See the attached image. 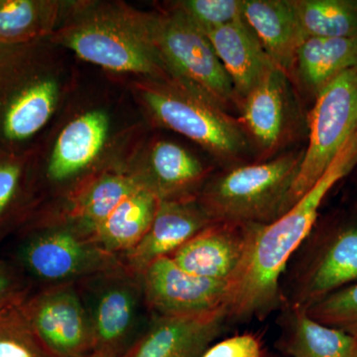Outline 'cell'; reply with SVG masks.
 Instances as JSON below:
<instances>
[{
	"label": "cell",
	"instance_id": "6da1fadb",
	"mask_svg": "<svg viewBox=\"0 0 357 357\" xmlns=\"http://www.w3.org/2000/svg\"><path fill=\"white\" fill-rule=\"evenodd\" d=\"M356 165L357 133L287 213L269 225H255L243 262L227 283L229 321L261 319L284 306L282 279L289 263L311 234L328 192Z\"/></svg>",
	"mask_w": 357,
	"mask_h": 357
},
{
	"label": "cell",
	"instance_id": "7a4b0ae2",
	"mask_svg": "<svg viewBox=\"0 0 357 357\" xmlns=\"http://www.w3.org/2000/svg\"><path fill=\"white\" fill-rule=\"evenodd\" d=\"M62 50L50 39L0 49V153L37 147L69 89Z\"/></svg>",
	"mask_w": 357,
	"mask_h": 357
},
{
	"label": "cell",
	"instance_id": "3957f363",
	"mask_svg": "<svg viewBox=\"0 0 357 357\" xmlns=\"http://www.w3.org/2000/svg\"><path fill=\"white\" fill-rule=\"evenodd\" d=\"M50 41L109 72L171 79L150 39L145 13L124 2L69 1Z\"/></svg>",
	"mask_w": 357,
	"mask_h": 357
},
{
	"label": "cell",
	"instance_id": "277c9868",
	"mask_svg": "<svg viewBox=\"0 0 357 357\" xmlns=\"http://www.w3.org/2000/svg\"><path fill=\"white\" fill-rule=\"evenodd\" d=\"M16 260L42 287L79 284L124 265L100 246L91 230L60 210L37 211L21 227Z\"/></svg>",
	"mask_w": 357,
	"mask_h": 357
},
{
	"label": "cell",
	"instance_id": "5b68a950",
	"mask_svg": "<svg viewBox=\"0 0 357 357\" xmlns=\"http://www.w3.org/2000/svg\"><path fill=\"white\" fill-rule=\"evenodd\" d=\"M303 151L261 163L232 167L208 178L198 196L211 222L265 225L292 208L291 192Z\"/></svg>",
	"mask_w": 357,
	"mask_h": 357
},
{
	"label": "cell",
	"instance_id": "8992f818",
	"mask_svg": "<svg viewBox=\"0 0 357 357\" xmlns=\"http://www.w3.org/2000/svg\"><path fill=\"white\" fill-rule=\"evenodd\" d=\"M131 86L157 126L185 136L220 161H237L248 151L241 122L198 89L177 79L142 77Z\"/></svg>",
	"mask_w": 357,
	"mask_h": 357
},
{
	"label": "cell",
	"instance_id": "52a82bcc",
	"mask_svg": "<svg viewBox=\"0 0 357 357\" xmlns=\"http://www.w3.org/2000/svg\"><path fill=\"white\" fill-rule=\"evenodd\" d=\"M144 13L150 39L171 79L198 89L227 112L237 105L229 75L203 31L168 4Z\"/></svg>",
	"mask_w": 357,
	"mask_h": 357
},
{
	"label": "cell",
	"instance_id": "ba28073f",
	"mask_svg": "<svg viewBox=\"0 0 357 357\" xmlns=\"http://www.w3.org/2000/svg\"><path fill=\"white\" fill-rule=\"evenodd\" d=\"M310 141L291 192L292 206L323 177L357 132V67L342 73L316 96Z\"/></svg>",
	"mask_w": 357,
	"mask_h": 357
},
{
	"label": "cell",
	"instance_id": "9c48e42d",
	"mask_svg": "<svg viewBox=\"0 0 357 357\" xmlns=\"http://www.w3.org/2000/svg\"><path fill=\"white\" fill-rule=\"evenodd\" d=\"M77 286L91 321L93 354L123 356L137 340L141 311L146 307L140 274L124 264Z\"/></svg>",
	"mask_w": 357,
	"mask_h": 357
},
{
	"label": "cell",
	"instance_id": "30bf717a",
	"mask_svg": "<svg viewBox=\"0 0 357 357\" xmlns=\"http://www.w3.org/2000/svg\"><path fill=\"white\" fill-rule=\"evenodd\" d=\"M20 307L54 357L93 354L91 321L77 284L45 286L37 292H29Z\"/></svg>",
	"mask_w": 357,
	"mask_h": 357
},
{
	"label": "cell",
	"instance_id": "8fae6325",
	"mask_svg": "<svg viewBox=\"0 0 357 357\" xmlns=\"http://www.w3.org/2000/svg\"><path fill=\"white\" fill-rule=\"evenodd\" d=\"M357 282V227H344L311 252L301 253L284 306L307 310Z\"/></svg>",
	"mask_w": 357,
	"mask_h": 357
},
{
	"label": "cell",
	"instance_id": "7c38bea8",
	"mask_svg": "<svg viewBox=\"0 0 357 357\" xmlns=\"http://www.w3.org/2000/svg\"><path fill=\"white\" fill-rule=\"evenodd\" d=\"M110 135L109 114L102 109L75 115L57 134L45 163L44 177L67 192L100 165Z\"/></svg>",
	"mask_w": 357,
	"mask_h": 357
},
{
	"label": "cell",
	"instance_id": "4fadbf2b",
	"mask_svg": "<svg viewBox=\"0 0 357 357\" xmlns=\"http://www.w3.org/2000/svg\"><path fill=\"white\" fill-rule=\"evenodd\" d=\"M146 307L156 317L213 311L225 307L227 283L185 271L162 257L140 273Z\"/></svg>",
	"mask_w": 357,
	"mask_h": 357
},
{
	"label": "cell",
	"instance_id": "5bb4252c",
	"mask_svg": "<svg viewBox=\"0 0 357 357\" xmlns=\"http://www.w3.org/2000/svg\"><path fill=\"white\" fill-rule=\"evenodd\" d=\"M229 321L225 307L156 317L121 357H201Z\"/></svg>",
	"mask_w": 357,
	"mask_h": 357
},
{
	"label": "cell",
	"instance_id": "9a60e30c",
	"mask_svg": "<svg viewBox=\"0 0 357 357\" xmlns=\"http://www.w3.org/2000/svg\"><path fill=\"white\" fill-rule=\"evenodd\" d=\"M131 163L160 201L197 199L208 178V169L198 157L169 140L154 141Z\"/></svg>",
	"mask_w": 357,
	"mask_h": 357
},
{
	"label": "cell",
	"instance_id": "2e32d148",
	"mask_svg": "<svg viewBox=\"0 0 357 357\" xmlns=\"http://www.w3.org/2000/svg\"><path fill=\"white\" fill-rule=\"evenodd\" d=\"M253 229L255 225L211 222L169 257L190 273L229 283L243 262Z\"/></svg>",
	"mask_w": 357,
	"mask_h": 357
},
{
	"label": "cell",
	"instance_id": "e0dca14e",
	"mask_svg": "<svg viewBox=\"0 0 357 357\" xmlns=\"http://www.w3.org/2000/svg\"><path fill=\"white\" fill-rule=\"evenodd\" d=\"M211 222L198 199L160 201L146 234L122 260L140 274L159 258L172 255Z\"/></svg>",
	"mask_w": 357,
	"mask_h": 357
},
{
	"label": "cell",
	"instance_id": "ac0fdd59",
	"mask_svg": "<svg viewBox=\"0 0 357 357\" xmlns=\"http://www.w3.org/2000/svg\"><path fill=\"white\" fill-rule=\"evenodd\" d=\"M140 187L144 185L131 159L126 163L109 164L67 192V202L60 211L95 234L116 206Z\"/></svg>",
	"mask_w": 357,
	"mask_h": 357
},
{
	"label": "cell",
	"instance_id": "d6986e66",
	"mask_svg": "<svg viewBox=\"0 0 357 357\" xmlns=\"http://www.w3.org/2000/svg\"><path fill=\"white\" fill-rule=\"evenodd\" d=\"M288 77L276 68L239 100L241 126L263 154L278 149L287 133L290 98Z\"/></svg>",
	"mask_w": 357,
	"mask_h": 357
},
{
	"label": "cell",
	"instance_id": "ffe728a7",
	"mask_svg": "<svg viewBox=\"0 0 357 357\" xmlns=\"http://www.w3.org/2000/svg\"><path fill=\"white\" fill-rule=\"evenodd\" d=\"M206 36L229 75L237 105L268 74L278 68L245 20L206 33Z\"/></svg>",
	"mask_w": 357,
	"mask_h": 357
},
{
	"label": "cell",
	"instance_id": "44dd1931",
	"mask_svg": "<svg viewBox=\"0 0 357 357\" xmlns=\"http://www.w3.org/2000/svg\"><path fill=\"white\" fill-rule=\"evenodd\" d=\"M244 20L274 64L293 75L296 54L307 38L292 0H243Z\"/></svg>",
	"mask_w": 357,
	"mask_h": 357
},
{
	"label": "cell",
	"instance_id": "7402d4cb",
	"mask_svg": "<svg viewBox=\"0 0 357 357\" xmlns=\"http://www.w3.org/2000/svg\"><path fill=\"white\" fill-rule=\"evenodd\" d=\"M40 148L20 154L0 153V239L21 229L39 204Z\"/></svg>",
	"mask_w": 357,
	"mask_h": 357
},
{
	"label": "cell",
	"instance_id": "603a6c76",
	"mask_svg": "<svg viewBox=\"0 0 357 357\" xmlns=\"http://www.w3.org/2000/svg\"><path fill=\"white\" fill-rule=\"evenodd\" d=\"M69 1L0 0V49L50 39Z\"/></svg>",
	"mask_w": 357,
	"mask_h": 357
},
{
	"label": "cell",
	"instance_id": "cb8c5ba5",
	"mask_svg": "<svg viewBox=\"0 0 357 357\" xmlns=\"http://www.w3.org/2000/svg\"><path fill=\"white\" fill-rule=\"evenodd\" d=\"M284 345L292 357H357V337L319 323L306 310L285 305Z\"/></svg>",
	"mask_w": 357,
	"mask_h": 357
},
{
	"label": "cell",
	"instance_id": "d4e9b609",
	"mask_svg": "<svg viewBox=\"0 0 357 357\" xmlns=\"http://www.w3.org/2000/svg\"><path fill=\"white\" fill-rule=\"evenodd\" d=\"M356 67L357 38L307 37L296 54L293 75L317 96L342 73Z\"/></svg>",
	"mask_w": 357,
	"mask_h": 357
},
{
	"label": "cell",
	"instance_id": "484cf974",
	"mask_svg": "<svg viewBox=\"0 0 357 357\" xmlns=\"http://www.w3.org/2000/svg\"><path fill=\"white\" fill-rule=\"evenodd\" d=\"M159 203L156 195L140 187L126 197L96 229V241L107 252L123 259L146 234Z\"/></svg>",
	"mask_w": 357,
	"mask_h": 357
},
{
	"label": "cell",
	"instance_id": "4316f807",
	"mask_svg": "<svg viewBox=\"0 0 357 357\" xmlns=\"http://www.w3.org/2000/svg\"><path fill=\"white\" fill-rule=\"evenodd\" d=\"M307 37L357 38V0H292Z\"/></svg>",
	"mask_w": 357,
	"mask_h": 357
},
{
	"label": "cell",
	"instance_id": "83f0119b",
	"mask_svg": "<svg viewBox=\"0 0 357 357\" xmlns=\"http://www.w3.org/2000/svg\"><path fill=\"white\" fill-rule=\"evenodd\" d=\"M0 357H54L32 330L20 303L0 312Z\"/></svg>",
	"mask_w": 357,
	"mask_h": 357
},
{
	"label": "cell",
	"instance_id": "f1b7e54d",
	"mask_svg": "<svg viewBox=\"0 0 357 357\" xmlns=\"http://www.w3.org/2000/svg\"><path fill=\"white\" fill-rule=\"evenodd\" d=\"M204 34L244 20L243 0H178L168 4Z\"/></svg>",
	"mask_w": 357,
	"mask_h": 357
},
{
	"label": "cell",
	"instance_id": "f546056e",
	"mask_svg": "<svg viewBox=\"0 0 357 357\" xmlns=\"http://www.w3.org/2000/svg\"><path fill=\"white\" fill-rule=\"evenodd\" d=\"M312 319L357 337V282L307 307Z\"/></svg>",
	"mask_w": 357,
	"mask_h": 357
},
{
	"label": "cell",
	"instance_id": "4dcf8cb0",
	"mask_svg": "<svg viewBox=\"0 0 357 357\" xmlns=\"http://www.w3.org/2000/svg\"><path fill=\"white\" fill-rule=\"evenodd\" d=\"M259 338L252 333H243L225 338L211 345L201 357H263Z\"/></svg>",
	"mask_w": 357,
	"mask_h": 357
},
{
	"label": "cell",
	"instance_id": "1f68e13d",
	"mask_svg": "<svg viewBox=\"0 0 357 357\" xmlns=\"http://www.w3.org/2000/svg\"><path fill=\"white\" fill-rule=\"evenodd\" d=\"M29 292L20 270L0 260V312L20 303Z\"/></svg>",
	"mask_w": 357,
	"mask_h": 357
},
{
	"label": "cell",
	"instance_id": "d6a6232c",
	"mask_svg": "<svg viewBox=\"0 0 357 357\" xmlns=\"http://www.w3.org/2000/svg\"><path fill=\"white\" fill-rule=\"evenodd\" d=\"M89 357H105V356H100V354H93Z\"/></svg>",
	"mask_w": 357,
	"mask_h": 357
}]
</instances>
